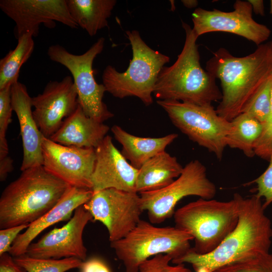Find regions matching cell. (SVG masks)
<instances>
[{
    "instance_id": "cell-12",
    "label": "cell",
    "mask_w": 272,
    "mask_h": 272,
    "mask_svg": "<svg viewBox=\"0 0 272 272\" xmlns=\"http://www.w3.org/2000/svg\"><path fill=\"white\" fill-rule=\"evenodd\" d=\"M233 8L229 12L196 9L192 14V29L198 37L212 32L232 33L251 41L257 46L268 39L270 30L253 19L252 8L248 1L237 0Z\"/></svg>"
},
{
    "instance_id": "cell-23",
    "label": "cell",
    "mask_w": 272,
    "mask_h": 272,
    "mask_svg": "<svg viewBox=\"0 0 272 272\" xmlns=\"http://www.w3.org/2000/svg\"><path fill=\"white\" fill-rule=\"evenodd\" d=\"M116 0H66L70 14L77 24L90 36L108 26Z\"/></svg>"
},
{
    "instance_id": "cell-27",
    "label": "cell",
    "mask_w": 272,
    "mask_h": 272,
    "mask_svg": "<svg viewBox=\"0 0 272 272\" xmlns=\"http://www.w3.org/2000/svg\"><path fill=\"white\" fill-rule=\"evenodd\" d=\"M272 75L250 100L243 113L263 124L270 110Z\"/></svg>"
},
{
    "instance_id": "cell-9",
    "label": "cell",
    "mask_w": 272,
    "mask_h": 272,
    "mask_svg": "<svg viewBox=\"0 0 272 272\" xmlns=\"http://www.w3.org/2000/svg\"><path fill=\"white\" fill-rule=\"evenodd\" d=\"M105 39L99 38L82 54H74L59 45H51L47 50L49 58L65 66L71 73L77 89L78 100L85 114L100 122L112 117L103 101L106 91L103 84L96 81L92 68L94 60L103 50Z\"/></svg>"
},
{
    "instance_id": "cell-32",
    "label": "cell",
    "mask_w": 272,
    "mask_h": 272,
    "mask_svg": "<svg viewBox=\"0 0 272 272\" xmlns=\"http://www.w3.org/2000/svg\"><path fill=\"white\" fill-rule=\"evenodd\" d=\"M268 161L269 164L266 169L250 182L256 185V193L255 194L261 198H264L262 205L264 210L272 203V156Z\"/></svg>"
},
{
    "instance_id": "cell-36",
    "label": "cell",
    "mask_w": 272,
    "mask_h": 272,
    "mask_svg": "<svg viewBox=\"0 0 272 272\" xmlns=\"http://www.w3.org/2000/svg\"><path fill=\"white\" fill-rule=\"evenodd\" d=\"M13 169V160L10 156L0 159V181H4Z\"/></svg>"
},
{
    "instance_id": "cell-20",
    "label": "cell",
    "mask_w": 272,
    "mask_h": 272,
    "mask_svg": "<svg viewBox=\"0 0 272 272\" xmlns=\"http://www.w3.org/2000/svg\"><path fill=\"white\" fill-rule=\"evenodd\" d=\"M110 128L87 116L81 106L65 118L49 139L58 144L78 148H95L107 135Z\"/></svg>"
},
{
    "instance_id": "cell-7",
    "label": "cell",
    "mask_w": 272,
    "mask_h": 272,
    "mask_svg": "<svg viewBox=\"0 0 272 272\" xmlns=\"http://www.w3.org/2000/svg\"><path fill=\"white\" fill-rule=\"evenodd\" d=\"M192 240L188 232L175 226L159 227L141 220L125 237L111 242L110 247L125 272H139L140 265L152 256L168 254L172 260L182 256L191 248Z\"/></svg>"
},
{
    "instance_id": "cell-1",
    "label": "cell",
    "mask_w": 272,
    "mask_h": 272,
    "mask_svg": "<svg viewBox=\"0 0 272 272\" xmlns=\"http://www.w3.org/2000/svg\"><path fill=\"white\" fill-rule=\"evenodd\" d=\"M206 70L221 83L222 96L216 111L230 121L244 112L272 75V41L243 57H236L220 48L207 61Z\"/></svg>"
},
{
    "instance_id": "cell-26",
    "label": "cell",
    "mask_w": 272,
    "mask_h": 272,
    "mask_svg": "<svg viewBox=\"0 0 272 272\" xmlns=\"http://www.w3.org/2000/svg\"><path fill=\"white\" fill-rule=\"evenodd\" d=\"M13 258L15 262L26 272H65L80 268L84 261L75 257L58 259L42 258L31 257L26 254Z\"/></svg>"
},
{
    "instance_id": "cell-28",
    "label": "cell",
    "mask_w": 272,
    "mask_h": 272,
    "mask_svg": "<svg viewBox=\"0 0 272 272\" xmlns=\"http://www.w3.org/2000/svg\"><path fill=\"white\" fill-rule=\"evenodd\" d=\"M214 272H272V254L269 252L241 259Z\"/></svg>"
},
{
    "instance_id": "cell-35",
    "label": "cell",
    "mask_w": 272,
    "mask_h": 272,
    "mask_svg": "<svg viewBox=\"0 0 272 272\" xmlns=\"http://www.w3.org/2000/svg\"><path fill=\"white\" fill-rule=\"evenodd\" d=\"M0 272H26L17 264L9 253L0 255Z\"/></svg>"
},
{
    "instance_id": "cell-39",
    "label": "cell",
    "mask_w": 272,
    "mask_h": 272,
    "mask_svg": "<svg viewBox=\"0 0 272 272\" xmlns=\"http://www.w3.org/2000/svg\"><path fill=\"white\" fill-rule=\"evenodd\" d=\"M270 13L272 14V0L270 1Z\"/></svg>"
},
{
    "instance_id": "cell-21",
    "label": "cell",
    "mask_w": 272,
    "mask_h": 272,
    "mask_svg": "<svg viewBox=\"0 0 272 272\" xmlns=\"http://www.w3.org/2000/svg\"><path fill=\"white\" fill-rule=\"evenodd\" d=\"M183 167L165 151L154 156L138 169L135 190L153 191L169 185L181 174Z\"/></svg>"
},
{
    "instance_id": "cell-30",
    "label": "cell",
    "mask_w": 272,
    "mask_h": 272,
    "mask_svg": "<svg viewBox=\"0 0 272 272\" xmlns=\"http://www.w3.org/2000/svg\"><path fill=\"white\" fill-rule=\"evenodd\" d=\"M172 259L168 254L156 255L143 262L139 267V272H192L183 263L170 264Z\"/></svg>"
},
{
    "instance_id": "cell-4",
    "label": "cell",
    "mask_w": 272,
    "mask_h": 272,
    "mask_svg": "<svg viewBox=\"0 0 272 272\" xmlns=\"http://www.w3.org/2000/svg\"><path fill=\"white\" fill-rule=\"evenodd\" d=\"M185 32L183 49L176 61L164 66L158 76L153 94L160 100H175L198 105L220 101L222 92L216 78L201 67L196 41L192 28L182 22Z\"/></svg>"
},
{
    "instance_id": "cell-14",
    "label": "cell",
    "mask_w": 272,
    "mask_h": 272,
    "mask_svg": "<svg viewBox=\"0 0 272 272\" xmlns=\"http://www.w3.org/2000/svg\"><path fill=\"white\" fill-rule=\"evenodd\" d=\"M0 8L15 23L17 38L27 33L37 37L42 24L50 29L56 22L73 29L79 27L70 14L66 0H1Z\"/></svg>"
},
{
    "instance_id": "cell-31",
    "label": "cell",
    "mask_w": 272,
    "mask_h": 272,
    "mask_svg": "<svg viewBox=\"0 0 272 272\" xmlns=\"http://www.w3.org/2000/svg\"><path fill=\"white\" fill-rule=\"evenodd\" d=\"M254 150L255 155L267 161L272 156V89L270 112L262 124V131L254 145Z\"/></svg>"
},
{
    "instance_id": "cell-10",
    "label": "cell",
    "mask_w": 272,
    "mask_h": 272,
    "mask_svg": "<svg viewBox=\"0 0 272 272\" xmlns=\"http://www.w3.org/2000/svg\"><path fill=\"white\" fill-rule=\"evenodd\" d=\"M216 192V185L208 178L205 166L194 160L186 164L180 175L169 185L139 194L149 222L158 224L174 215L176 205L183 198L193 195L211 199Z\"/></svg>"
},
{
    "instance_id": "cell-8",
    "label": "cell",
    "mask_w": 272,
    "mask_h": 272,
    "mask_svg": "<svg viewBox=\"0 0 272 272\" xmlns=\"http://www.w3.org/2000/svg\"><path fill=\"white\" fill-rule=\"evenodd\" d=\"M157 103L173 124L190 140L207 149L218 160L222 159L231 122L220 116L212 104L160 100Z\"/></svg>"
},
{
    "instance_id": "cell-38",
    "label": "cell",
    "mask_w": 272,
    "mask_h": 272,
    "mask_svg": "<svg viewBox=\"0 0 272 272\" xmlns=\"http://www.w3.org/2000/svg\"><path fill=\"white\" fill-rule=\"evenodd\" d=\"M183 5L188 8H192L197 6L198 2L195 0H182L181 1Z\"/></svg>"
},
{
    "instance_id": "cell-19",
    "label": "cell",
    "mask_w": 272,
    "mask_h": 272,
    "mask_svg": "<svg viewBox=\"0 0 272 272\" xmlns=\"http://www.w3.org/2000/svg\"><path fill=\"white\" fill-rule=\"evenodd\" d=\"M91 189L70 186L57 203L20 234L9 253L13 257L26 254L33 240L43 231L51 225L66 220L77 208L87 203L93 194Z\"/></svg>"
},
{
    "instance_id": "cell-15",
    "label": "cell",
    "mask_w": 272,
    "mask_h": 272,
    "mask_svg": "<svg viewBox=\"0 0 272 272\" xmlns=\"http://www.w3.org/2000/svg\"><path fill=\"white\" fill-rule=\"evenodd\" d=\"M74 213L62 227L54 228L38 241L32 243L26 254L36 258L58 259L75 257L85 261L87 249L83 241V232L93 219L84 205L77 208Z\"/></svg>"
},
{
    "instance_id": "cell-2",
    "label": "cell",
    "mask_w": 272,
    "mask_h": 272,
    "mask_svg": "<svg viewBox=\"0 0 272 272\" xmlns=\"http://www.w3.org/2000/svg\"><path fill=\"white\" fill-rule=\"evenodd\" d=\"M261 199L255 194L249 198L242 197L236 227L214 250L199 254L191 248L172 263H189L195 272H214L235 261L269 253L271 223L265 215Z\"/></svg>"
},
{
    "instance_id": "cell-16",
    "label": "cell",
    "mask_w": 272,
    "mask_h": 272,
    "mask_svg": "<svg viewBox=\"0 0 272 272\" xmlns=\"http://www.w3.org/2000/svg\"><path fill=\"white\" fill-rule=\"evenodd\" d=\"M32 103L34 119L43 135L49 139L79 105L73 78L49 82L41 93L32 98Z\"/></svg>"
},
{
    "instance_id": "cell-18",
    "label": "cell",
    "mask_w": 272,
    "mask_h": 272,
    "mask_svg": "<svg viewBox=\"0 0 272 272\" xmlns=\"http://www.w3.org/2000/svg\"><path fill=\"white\" fill-rule=\"evenodd\" d=\"M32 98L23 84L18 81L12 86V105L19 121L22 141L21 171L43 165L42 143L44 136L33 116Z\"/></svg>"
},
{
    "instance_id": "cell-37",
    "label": "cell",
    "mask_w": 272,
    "mask_h": 272,
    "mask_svg": "<svg viewBox=\"0 0 272 272\" xmlns=\"http://www.w3.org/2000/svg\"><path fill=\"white\" fill-rule=\"evenodd\" d=\"M252 8V11L256 15L263 16L264 14L263 2L261 0H249Z\"/></svg>"
},
{
    "instance_id": "cell-22",
    "label": "cell",
    "mask_w": 272,
    "mask_h": 272,
    "mask_svg": "<svg viewBox=\"0 0 272 272\" xmlns=\"http://www.w3.org/2000/svg\"><path fill=\"white\" fill-rule=\"evenodd\" d=\"M111 130L122 146L123 156L137 169L154 156L165 151L166 148L178 137L176 133L160 138L140 137L127 132L117 125H113Z\"/></svg>"
},
{
    "instance_id": "cell-17",
    "label": "cell",
    "mask_w": 272,
    "mask_h": 272,
    "mask_svg": "<svg viewBox=\"0 0 272 272\" xmlns=\"http://www.w3.org/2000/svg\"><path fill=\"white\" fill-rule=\"evenodd\" d=\"M95 150L96 161L91 178L93 192L107 188L136 192L138 169L116 148L112 138L106 135Z\"/></svg>"
},
{
    "instance_id": "cell-6",
    "label": "cell",
    "mask_w": 272,
    "mask_h": 272,
    "mask_svg": "<svg viewBox=\"0 0 272 272\" xmlns=\"http://www.w3.org/2000/svg\"><path fill=\"white\" fill-rule=\"evenodd\" d=\"M126 33L132 50L129 65L123 73L107 65L102 74L103 84L115 97H137L149 106L153 103L152 94L159 74L170 57L151 48L139 31H126Z\"/></svg>"
},
{
    "instance_id": "cell-24",
    "label": "cell",
    "mask_w": 272,
    "mask_h": 272,
    "mask_svg": "<svg viewBox=\"0 0 272 272\" xmlns=\"http://www.w3.org/2000/svg\"><path fill=\"white\" fill-rule=\"evenodd\" d=\"M226 138V146L238 149L249 158L255 156L254 147L262 131V124L246 113L233 118Z\"/></svg>"
},
{
    "instance_id": "cell-5",
    "label": "cell",
    "mask_w": 272,
    "mask_h": 272,
    "mask_svg": "<svg viewBox=\"0 0 272 272\" xmlns=\"http://www.w3.org/2000/svg\"><path fill=\"white\" fill-rule=\"evenodd\" d=\"M242 197L236 193L227 201L199 198L175 211V227L192 235L193 251L199 254L209 253L236 227Z\"/></svg>"
},
{
    "instance_id": "cell-13",
    "label": "cell",
    "mask_w": 272,
    "mask_h": 272,
    "mask_svg": "<svg viewBox=\"0 0 272 272\" xmlns=\"http://www.w3.org/2000/svg\"><path fill=\"white\" fill-rule=\"evenodd\" d=\"M42 153V166L49 172L70 186L92 189L95 148L66 146L44 137Z\"/></svg>"
},
{
    "instance_id": "cell-29",
    "label": "cell",
    "mask_w": 272,
    "mask_h": 272,
    "mask_svg": "<svg viewBox=\"0 0 272 272\" xmlns=\"http://www.w3.org/2000/svg\"><path fill=\"white\" fill-rule=\"evenodd\" d=\"M11 86L0 90V159L9 156L6 133L12 121L13 111L11 100Z\"/></svg>"
},
{
    "instance_id": "cell-33",
    "label": "cell",
    "mask_w": 272,
    "mask_h": 272,
    "mask_svg": "<svg viewBox=\"0 0 272 272\" xmlns=\"http://www.w3.org/2000/svg\"><path fill=\"white\" fill-rule=\"evenodd\" d=\"M28 226V224H23L0 230V255L9 252L18 236Z\"/></svg>"
},
{
    "instance_id": "cell-25",
    "label": "cell",
    "mask_w": 272,
    "mask_h": 272,
    "mask_svg": "<svg viewBox=\"0 0 272 272\" xmlns=\"http://www.w3.org/2000/svg\"><path fill=\"white\" fill-rule=\"evenodd\" d=\"M33 37L25 34L18 37V43L0 60V90L18 81L22 66L31 56L34 49Z\"/></svg>"
},
{
    "instance_id": "cell-11",
    "label": "cell",
    "mask_w": 272,
    "mask_h": 272,
    "mask_svg": "<svg viewBox=\"0 0 272 272\" xmlns=\"http://www.w3.org/2000/svg\"><path fill=\"white\" fill-rule=\"evenodd\" d=\"M84 206L93 220L106 227L110 242L129 233L141 220L144 211L139 193L115 188L94 192Z\"/></svg>"
},
{
    "instance_id": "cell-34",
    "label": "cell",
    "mask_w": 272,
    "mask_h": 272,
    "mask_svg": "<svg viewBox=\"0 0 272 272\" xmlns=\"http://www.w3.org/2000/svg\"><path fill=\"white\" fill-rule=\"evenodd\" d=\"M80 269L81 272H111L104 262L96 258L84 261Z\"/></svg>"
},
{
    "instance_id": "cell-3",
    "label": "cell",
    "mask_w": 272,
    "mask_h": 272,
    "mask_svg": "<svg viewBox=\"0 0 272 272\" xmlns=\"http://www.w3.org/2000/svg\"><path fill=\"white\" fill-rule=\"evenodd\" d=\"M70 186L43 166L28 168L0 197V229L30 224L53 208Z\"/></svg>"
}]
</instances>
